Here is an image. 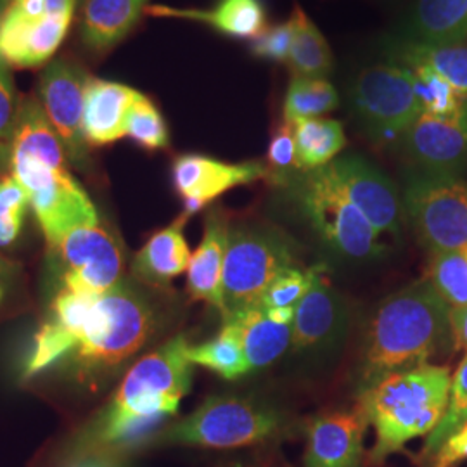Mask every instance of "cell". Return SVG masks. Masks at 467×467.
<instances>
[{
  "instance_id": "35",
  "label": "cell",
  "mask_w": 467,
  "mask_h": 467,
  "mask_svg": "<svg viewBox=\"0 0 467 467\" xmlns=\"http://www.w3.org/2000/svg\"><path fill=\"white\" fill-rule=\"evenodd\" d=\"M21 99L9 65L0 57V173L11 167Z\"/></svg>"
},
{
  "instance_id": "29",
  "label": "cell",
  "mask_w": 467,
  "mask_h": 467,
  "mask_svg": "<svg viewBox=\"0 0 467 467\" xmlns=\"http://www.w3.org/2000/svg\"><path fill=\"white\" fill-rule=\"evenodd\" d=\"M185 357L194 366L210 368L212 372H215L227 381L241 379L243 376L251 372L241 343L223 326L217 337L200 345L189 343L185 348Z\"/></svg>"
},
{
  "instance_id": "13",
  "label": "cell",
  "mask_w": 467,
  "mask_h": 467,
  "mask_svg": "<svg viewBox=\"0 0 467 467\" xmlns=\"http://www.w3.org/2000/svg\"><path fill=\"white\" fill-rule=\"evenodd\" d=\"M399 144L409 168L462 179L467 171V99L451 117L422 113Z\"/></svg>"
},
{
  "instance_id": "20",
  "label": "cell",
  "mask_w": 467,
  "mask_h": 467,
  "mask_svg": "<svg viewBox=\"0 0 467 467\" xmlns=\"http://www.w3.org/2000/svg\"><path fill=\"white\" fill-rule=\"evenodd\" d=\"M140 96L129 85L88 78L85 84L84 134L88 146H108L125 137V121Z\"/></svg>"
},
{
  "instance_id": "16",
  "label": "cell",
  "mask_w": 467,
  "mask_h": 467,
  "mask_svg": "<svg viewBox=\"0 0 467 467\" xmlns=\"http://www.w3.org/2000/svg\"><path fill=\"white\" fill-rule=\"evenodd\" d=\"M171 179L184 200V215L191 217L234 187L268 181L270 170L260 161L225 163L202 154H181L171 165Z\"/></svg>"
},
{
  "instance_id": "12",
  "label": "cell",
  "mask_w": 467,
  "mask_h": 467,
  "mask_svg": "<svg viewBox=\"0 0 467 467\" xmlns=\"http://www.w3.org/2000/svg\"><path fill=\"white\" fill-rule=\"evenodd\" d=\"M87 80L82 67L63 57L54 59L38 78V100L67 150V161L78 170L90 167L84 134Z\"/></svg>"
},
{
  "instance_id": "15",
  "label": "cell",
  "mask_w": 467,
  "mask_h": 467,
  "mask_svg": "<svg viewBox=\"0 0 467 467\" xmlns=\"http://www.w3.org/2000/svg\"><path fill=\"white\" fill-rule=\"evenodd\" d=\"M334 177L351 202L379 234L400 237L405 217L397 185L360 154H345L329 163Z\"/></svg>"
},
{
  "instance_id": "21",
  "label": "cell",
  "mask_w": 467,
  "mask_h": 467,
  "mask_svg": "<svg viewBox=\"0 0 467 467\" xmlns=\"http://www.w3.org/2000/svg\"><path fill=\"white\" fill-rule=\"evenodd\" d=\"M389 63L414 69L430 67L443 77L461 94L467 96V40L455 44H428L395 35L383 40Z\"/></svg>"
},
{
  "instance_id": "1",
  "label": "cell",
  "mask_w": 467,
  "mask_h": 467,
  "mask_svg": "<svg viewBox=\"0 0 467 467\" xmlns=\"http://www.w3.org/2000/svg\"><path fill=\"white\" fill-rule=\"evenodd\" d=\"M156 329V312L134 284L87 295L61 289L35 334L23 366L30 379L50 368L98 389L146 347Z\"/></svg>"
},
{
  "instance_id": "45",
  "label": "cell",
  "mask_w": 467,
  "mask_h": 467,
  "mask_svg": "<svg viewBox=\"0 0 467 467\" xmlns=\"http://www.w3.org/2000/svg\"><path fill=\"white\" fill-rule=\"evenodd\" d=\"M77 467H115L109 461H96V459H90V461H84L82 464H78Z\"/></svg>"
},
{
  "instance_id": "43",
  "label": "cell",
  "mask_w": 467,
  "mask_h": 467,
  "mask_svg": "<svg viewBox=\"0 0 467 467\" xmlns=\"http://www.w3.org/2000/svg\"><path fill=\"white\" fill-rule=\"evenodd\" d=\"M9 7L30 17L47 16V0H11Z\"/></svg>"
},
{
  "instance_id": "9",
  "label": "cell",
  "mask_w": 467,
  "mask_h": 467,
  "mask_svg": "<svg viewBox=\"0 0 467 467\" xmlns=\"http://www.w3.org/2000/svg\"><path fill=\"white\" fill-rule=\"evenodd\" d=\"M348 96L353 117L376 146L400 142L422 115L414 88V71L395 63L362 69L353 78Z\"/></svg>"
},
{
  "instance_id": "30",
  "label": "cell",
  "mask_w": 467,
  "mask_h": 467,
  "mask_svg": "<svg viewBox=\"0 0 467 467\" xmlns=\"http://www.w3.org/2000/svg\"><path fill=\"white\" fill-rule=\"evenodd\" d=\"M339 98L326 78L293 75L284 98V119L295 123L298 119L320 118L337 108Z\"/></svg>"
},
{
  "instance_id": "25",
  "label": "cell",
  "mask_w": 467,
  "mask_h": 467,
  "mask_svg": "<svg viewBox=\"0 0 467 467\" xmlns=\"http://www.w3.org/2000/svg\"><path fill=\"white\" fill-rule=\"evenodd\" d=\"M148 0H84L80 16V36L94 52H106L119 44L140 15Z\"/></svg>"
},
{
  "instance_id": "39",
  "label": "cell",
  "mask_w": 467,
  "mask_h": 467,
  "mask_svg": "<svg viewBox=\"0 0 467 467\" xmlns=\"http://www.w3.org/2000/svg\"><path fill=\"white\" fill-rule=\"evenodd\" d=\"M293 32H295V26L291 17L284 23L270 26L251 42V54L258 59L274 61V63L289 61Z\"/></svg>"
},
{
  "instance_id": "34",
  "label": "cell",
  "mask_w": 467,
  "mask_h": 467,
  "mask_svg": "<svg viewBox=\"0 0 467 467\" xmlns=\"http://www.w3.org/2000/svg\"><path fill=\"white\" fill-rule=\"evenodd\" d=\"M125 137H130L140 148L148 150H167L170 146L167 121L144 94L135 99L127 115Z\"/></svg>"
},
{
  "instance_id": "28",
  "label": "cell",
  "mask_w": 467,
  "mask_h": 467,
  "mask_svg": "<svg viewBox=\"0 0 467 467\" xmlns=\"http://www.w3.org/2000/svg\"><path fill=\"white\" fill-rule=\"evenodd\" d=\"M293 44L289 52V65L298 77L326 78L333 71V50L317 25L296 5L293 13Z\"/></svg>"
},
{
  "instance_id": "27",
  "label": "cell",
  "mask_w": 467,
  "mask_h": 467,
  "mask_svg": "<svg viewBox=\"0 0 467 467\" xmlns=\"http://www.w3.org/2000/svg\"><path fill=\"white\" fill-rule=\"evenodd\" d=\"M296 144V168L312 171L327 167L345 150L343 125L331 118H308L291 123Z\"/></svg>"
},
{
  "instance_id": "41",
  "label": "cell",
  "mask_w": 467,
  "mask_h": 467,
  "mask_svg": "<svg viewBox=\"0 0 467 467\" xmlns=\"http://www.w3.org/2000/svg\"><path fill=\"white\" fill-rule=\"evenodd\" d=\"M227 467H287L284 464L279 453L272 451L270 447H258V451H253L246 457H241L237 461L229 462Z\"/></svg>"
},
{
  "instance_id": "37",
  "label": "cell",
  "mask_w": 467,
  "mask_h": 467,
  "mask_svg": "<svg viewBox=\"0 0 467 467\" xmlns=\"http://www.w3.org/2000/svg\"><path fill=\"white\" fill-rule=\"evenodd\" d=\"M320 265L310 268L293 267L279 274L268 285L260 306L264 308H295L306 295Z\"/></svg>"
},
{
  "instance_id": "8",
  "label": "cell",
  "mask_w": 467,
  "mask_h": 467,
  "mask_svg": "<svg viewBox=\"0 0 467 467\" xmlns=\"http://www.w3.org/2000/svg\"><path fill=\"white\" fill-rule=\"evenodd\" d=\"M295 241L268 223H235L229 229L222 277V318L258 306L274 279L298 267Z\"/></svg>"
},
{
  "instance_id": "31",
  "label": "cell",
  "mask_w": 467,
  "mask_h": 467,
  "mask_svg": "<svg viewBox=\"0 0 467 467\" xmlns=\"http://www.w3.org/2000/svg\"><path fill=\"white\" fill-rule=\"evenodd\" d=\"M426 279L451 310L467 306V250L431 253Z\"/></svg>"
},
{
  "instance_id": "46",
  "label": "cell",
  "mask_w": 467,
  "mask_h": 467,
  "mask_svg": "<svg viewBox=\"0 0 467 467\" xmlns=\"http://www.w3.org/2000/svg\"><path fill=\"white\" fill-rule=\"evenodd\" d=\"M11 4V0H0V7H7Z\"/></svg>"
},
{
  "instance_id": "2",
  "label": "cell",
  "mask_w": 467,
  "mask_h": 467,
  "mask_svg": "<svg viewBox=\"0 0 467 467\" xmlns=\"http://www.w3.org/2000/svg\"><path fill=\"white\" fill-rule=\"evenodd\" d=\"M187 345L189 339L179 334L129 368L109 403L80 434L77 451L82 457L135 445L165 419L177 416L192 388L194 364L185 357Z\"/></svg>"
},
{
  "instance_id": "4",
  "label": "cell",
  "mask_w": 467,
  "mask_h": 467,
  "mask_svg": "<svg viewBox=\"0 0 467 467\" xmlns=\"http://www.w3.org/2000/svg\"><path fill=\"white\" fill-rule=\"evenodd\" d=\"M451 312L428 279L388 296L368 322L357 372L358 397L384 378L428 366L455 347Z\"/></svg>"
},
{
  "instance_id": "33",
  "label": "cell",
  "mask_w": 467,
  "mask_h": 467,
  "mask_svg": "<svg viewBox=\"0 0 467 467\" xmlns=\"http://www.w3.org/2000/svg\"><path fill=\"white\" fill-rule=\"evenodd\" d=\"M414 71V88L422 113L433 117H451L466 102L467 96H461L443 77L430 67H419Z\"/></svg>"
},
{
  "instance_id": "11",
  "label": "cell",
  "mask_w": 467,
  "mask_h": 467,
  "mask_svg": "<svg viewBox=\"0 0 467 467\" xmlns=\"http://www.w3.org/2000/svg\"><path fill=\"white\" fill-rule=\"evenodd\" d=\"M50 253L61 265V289L102 295L123 283V243L100 220L73 227Z\"/></svg>"
},
{
  "instance_id": "42",
  "label": "cell",
  "mask_w": 467,
  "mask_h": 467,
  "mask_svg": "<svg viewBox=\"0 0 467 467\" xmlns=\"http://www.w3.org/2000/svg\"><path fill=\"white\" fill-rule=\"evenodd\" d=\"M451 324L453 345L467 350V306L451 310Z\"/></svg>"
},
{
  "instance_id": "17",
  "label": "cell",
  "mask_w": 467,
  "mask_h": 467,
  "mask_svg": "<svg viewBox=\"0 0 467 467\" xmlns=\"http://www.w3.org/2000/svg\"><path fill=\"white\" fill-rule=\"evenodd\" d=\"M362 410H333L306 422L305 467H366Z\"/></svg>"
},
{
  "instance_id": "7",
  "label": "cell",
  "mask_w": 467,
  "mask_h": 467,
  "mask_svg": "<svg viewBox=\"0 0 467 467\" xmlns=\"http://www.w3.org/2000/svg\"><path fill=\"white\" fill-rule=\"evenodd\" d=\"M279 187L289 191L303 218L337 256L366 262L383 253L381 234L345 194L329 165L312 171L296 170Z\"/></svg>"
},
{
  "instance_id": "6",
  "label": "cell",
  "mask_w": 467,
  "mask_h": 467,
  "mask_svg": "<svg viewBox=\"0 0 467 467\" xmlns=\"http://www.w3.org/2000/svg\"><path fill=\"white\" fill-rule=\"evenodd\" d=\"M291 433L279 407L256 397L215 395L187 418L158 434L160 445H184L213 451L270 447Z\"/></svg>"
},
{
  "instance_id": "24",
  "label": "cell",
  "mask_w": 467,
  "mask_h": 467,
  "mask_svg": "<svg viewBox=\"0 0 467 467\" xmlns=\"http://www.w3.org/2000/svg\"><path fill=\"white\" fill-rule=\"evenodd\" d=\"M152 16L182 17L210 25L218 34L254 40L267 30V11L262 0H218L210 9H177L168 5L146 7Z\"/></svg>"
},
{
  "instance_id": "38",
  "label": "cell",
  "mask_w": 467,
  "mask_h": 467,
  "mask_svg": "<svg viewBox=\"0 0 467 467\" xmlns=\"http://www.w3.org/2000/svg\"><path fill=\"white\" fill-rule=\"evenodd\" d=\"M267 167L270 170V182L283 185L284 181L296 171V144L293 127L284 123L272 134L267 150Z\"/></svg>"
},
{
  "instance_id": "23",
  "label": "cell",
  "mask_w": 467,
  "mask_h": 467,
  "mask_svg": "<svg viewBox=\"0 0 467 467\" xmlns=\"http://www.w3.org/2000/svg\"><path fill=\"white\" fill-rule=\"evenodd\" d=\"M187 218L181 215L165 229L152 234L142 250L135 254L132 272L140 283L165 287L187 272L192 256L184 235Z\"/></svg>"
},
{
  "instance_id": "19",
  "label": "cell",
  "mask_w": 467,
  "mask_h": 467,
  "mask_svg": "<svg viewBox=\"0 0 467 467\" xmlns=\"http://www.w3.org/2000/svg\"><path fill=\"white\" fill-rule=\"evenodd\" d=\"M229 218L222 208H213L204 222L200 246L192 253L187 268V293L192 300L204 301L223 310L222 277L229 239Z\"/></svg>"
},
{
  "instance_id": "32",
  "label": "cell",
  "mask_w": 467,
  "mask_h": 467,
  "mask_svg": "<svg viewBox=\"0 0 467 467\" xmlns=\"http://www.w3.org/2000/svg\"><path fill=\"white\" fill-rule=\"evenodd\" d=\"M467 424V353L462 358L461 366L457 368L455 376L451 378V393L447 409L438 426L431 433L428 434L422 457L431 459L436 451L441 449V445L457 433L462 426Z\"/></svg>"
},
{
  "instance_id": "36",
  "label": "cell",
  "mask_w": 467,
  "mask_h": 467,
  "mask_svg": "<svg viewBox=\"0 0 467 467\" xmlns=\"http://www.w3.org/2000/svg\"><path fill=\"white\" fill-rule=\"evenodd\" d=\"M30 200L13 175L0 179V248L11 246L23 229Z\"/></svg>"
},
{
  "instance_id": "22",
  "label": "cell",
  "mask_w": 467,
  "mask_h": 467,
  "mask_svg": "<svg viewBox=\"0 0 467 467\" xmlns=\"http://www.w3.org/2000/svg\"><path fill=\"white\" fill-rule=\"evenodd\" d=\"M223 327L241 343L251 372L272 366L291 347L293 324L272 320L260 305L223 318Z\"/></svg>"
},
{
  "instance_id": "14",
  "label": "cell",
  "mask_w": 467,
  "mask_h": 467,
  "mask_svg": "<svg viewBox=\"0 0 467 467\" xmlns=\"http://www.w3.org/2000/svg\"><path fill=\"white\" fill-rule=\"evenodd\" d=\"M320 268L314 283L295 306L291 350L295 355L316 357L334 347L347 336L350 326V306Z\"/></svg>"
},
{
  "instance_id": "26",
  "label": "cell",
  "mask_w": 467,
  "mask_h": 467,
  "mask_svg": "<svg viewBox=\"0 0 467 467\" xmlns=\"http://www.w3.org/2000/svg\"><path fill=\"white\" fill-rule=\"evenodd\" d=\"M400 35L428 44L466 42L467 0H418Z\"/></svg>"
},
{
  "instance_id": "18",
  "label": "cell",
  "mask_w": 467,
  "mask_h": 467,
  "mask_svg": "<svg viewBox=\"0 0 467 467\" xmlns=\"http://www.w3.org/2000/svg\"><path fill=\"white\" fill-rule=\"evenodd\" d=\"M73 16L30 17L13 7L0 16V57L16 67L44 65L59 49Z\"/></svg>"
},
{
  "instance_id": "44",
  "label": "cell",
  "mask_w": 467,
  "mask_h": 467,
  "mask_svg": "<svg viewBox=\"0 0 467 467\" xmlns=\"http://www.w3.org/2000/svg\"><path fill=\"white\" fill-rule=\"evenodd\" d=\"M11 277H13V264L0 254V301H2L5 291H7V285L11 283Z\"/></svg>"
},
{
  "instance_id": "10",
  "label": "cell",
  "mask_w": 467,
  "mask_h": 467,
  "mask_svg": "<svg viewBox=\"0 0 467 467\" xmlns=\"http://www.w3.org/2000/svg\"><path fill=\"white\" fill-rule=\"evenodd\" d=\"M403 212L419 243L430 251L467 250V182L407 167Z\"/></svg>"
},
{
  "instance_id": "3",
  "label": "cell",
  "mask_w": 467,
  "mask_h": 467,
  "mask_svg": "<svg viewBox=\"0 0 467 467\" xmlns=\"http://www.w3.org/2000/svg\"><path fill=\"white\" fill-rule=\"evenodd\" d=\"M9 170L28 194L49 251L73 227L99 222L94 202L67 168L59 135L34 98L21 99Z\"/></svg>"
},
{
  "instance_id": "40",
  "label": "cell",
  "mask_w": 467,
  "mask_h": 467,
  "mask_svg": "<svg viewBox=\"0 0 467 467\" xmlns=\"http://www.w3.org/2000/svg\"><path fill=\"white\" fill-rule=\"evenodd\" d=\"M467 461V424L441 445L431 457L433 467H457Z\"/></svg>"
},
{
  "instance_id": "5",
  "label": "cell",
  "mask_w": 467,
  "mask_h": 467,
  "mask_svg": "<svg viewBox=\"0 0 467 467\" xmlns=\"http://www.w3.org/2000/svg\"><path fill=\"white\" fill-rule=\"evenodd\" d=\"M451 376L443 366L397 372L358 397V409L376 431L368 466H381L409 441L431 433L443 418Z\"/></svg>"
}]
</instances>
